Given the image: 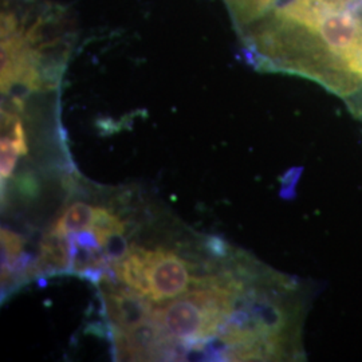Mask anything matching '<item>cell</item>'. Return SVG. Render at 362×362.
Returning a JSON list of instances; mask_svg holds the SVG:
<instances>
[{
	"label": "cell",
	"instance_id": "6",
	"mask_svg": "<svg viewBox=\"0 0 362 362\" xmlns=\"http://www.w3.org/2000/svg\"><path fill=\"white\" fill-rule=\"evenodd\" d=\"M23 242L21 236L8 230H1V276L6 275L21 254Z\"/></svg>",
	"mask_w": 362,
	"mask_h": 362
},
{
	"label": "cell",
	"instance_id": "3",
	"mask_svg": "<svg viewBox=\"0 0 362 362\" xmlns=\"http://www.w3.org/2000/svg\"><path fill=\"white\" fill-rule=\"evenodd\" d=\"M140 296L127 290H104L107 315L118 329L129 330L152 318L153 313L151 303Z\"/></svg>",
	"mask_w": 362,
	"mask_h": 362
},
{
	"label": "cell",
	"instance_id": "2",
	"mask_svg": "<svg viewBox=\"0 0 362 362\" xmlns=\"http://www.w3.org/2000/svg\"><path fill=\"white\" fill-rule=\"evenodd\" d=\"M146 297L155 302L179 297L189 286V272L185 262L165 250H148Z\"/></svg>",
	"mask_w": 362,
	"mask_h": 362
},
{
	"label": "cell",
	"instance_id": "8",
	"mask_svg": "<svg viewBox=\"0 0 362 362\" xmlns=\"http://www.w3.org/2000/svg\"><path fill=\"white\" fill-rule=\"evenodd\" d=\"M350 113L362 122V86L345 101Z\"/></svg>",
	"mask_w": 362,
	"mask_h": 362
},
{
	"label": "cell",
	"instance_id": "1",
	"mask_svg": "<svg viewBox=\"0 0 362 362\" xmlns=\"http://www.w3.org/2000/svg\"><path fill=\"white\" fill-rule=\"evenodd\" d=\"M239 38L260 71L306 78L344 103L362 86V0H284Z\"/></svg>",
	"mask_w": 362,
	"mask_h": 362
},
{
	"label": "cell",
	"instance_id": "5",
	"mask_svg": "<svg viewBox=\"0 0 362 362\" xmlns=\"http://www.w3.org/2000/svg\"><path fill=\"white\" fill-rule=\"evenodd\" d=\"M94 211L95 208L83 202L73 203L52 226V233L65 236L69 233H79L85 230L88 226H91V221L94 219Z\"/></svg>",
	"mask_w": 362,
	"mask_h": 362
},
{
	"label": "cell",
	"instance_id": "4",
	"mask_svg": "<svg viewBox=\"0 0 362 362\" xmlns=\"http://www.w3.org/2000/svg\"><path fill=\"white\" fill-rule=\"evenodd\" d=\"M146 259L148 250L133 248L117 266V275L119 276V279L144 297L148 296Z\"/></svg>",
	"mask_w": 362,
	"mask_h": 362
},
{
	"label": "cell",
	"instance_id": "7",
	"mask_svg": "<svg viewBox=\"0 0 362 362\" xmlns=\"http://www.w3.org/2000/svg\"><path fill=\"white\" fill-rule=\"evenodd\" d=\"M18 156L19 153L16 152L11 143L6 137H1V180L8 179L13 175Z\"/></svg>",
	"mask_w": 362,
	"mask_h": 362
}]
</instances>
